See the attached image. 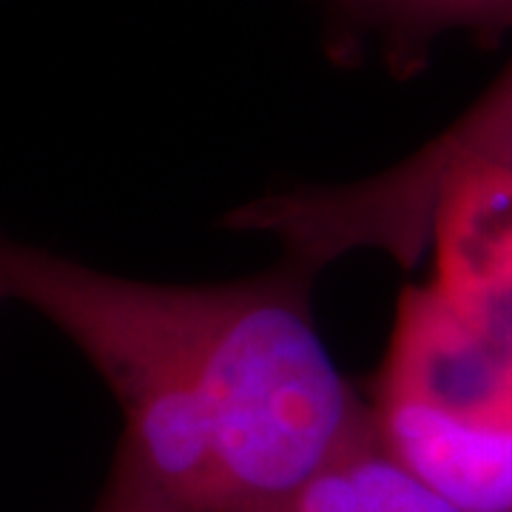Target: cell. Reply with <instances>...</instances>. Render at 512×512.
I'll use <instances>...</instances> for the list:
<instances>
[{
    "label": "cell",
    "instance_id": "277c9868",
    "mask_svg": "<svg viewBox=\"0 0 512 512\" xmlns=\"http://www.w3.org/2000/svg\"><path fill=\"white\" fill-rule=\"evenodd\" d=\"M373 416V413H370ZM254 512H467L396 456L370 421L365 433L296 490Z\"/></svg>",
    "mask_w": 512,
    "mask_h": 512
},
{
    "label": "cell",
    "instance_id": "6da1fadb",
    "mask_svg": "<svg viewBox=\"0 0 512 512\" xmlns=\"http://www.w3.org/2000/svg\"><path fill=\"white\" fill-rule=\"evenodd\" d=\"M6 299L63 330L123 410L114 473L180 512H254L370 427L285 265L228 285H157L0 242Z\"/></svg>",
    "mask_w": 512,
    "mask_h": 512
},
{
    "label": "cell",
    "instance_id": "8992f818",
    "mask_svg": "<svg viewBox=\"0 0 512 512\" xmlns=\"http://www.w3.org/2000/svg\"><path fill=\"white\" fill-rule=\"evenodd\" d=\"M94 512H180V510L168 507V504H163L160 498L143 493V490H140V487H134L131 481H126L123 476H117V473H111L109 487H106V493H103V498H100V504H97V510Z\"/></svg>",
    "mask_w": 512,
    "mask_h": 512
},
{
    "label": "cell",
    "instance_id": "52a82bcc",
    "mask_svg": "<svg viewBox=\"0 0 512 512\" xmlns=\"http://www.w3.org/2000/svg\"><path fill=\"white\" fill-rule=\"evenodd\" d=\"M0 299H6V285H3V274H0Z\"/></svg>",
    "mask_w": 512,
    "mask_h": 512
},
{
    "label": "cell",
    "instance_id": "3957f363",
    "mask_svg": "<svg viewBox=\"0 0 512 512\" xmlns=\"http://www.w3.org/2000/svg\"><path fill=\"white\" fill-rule=\"evenodd\" d=\"M370 413L384 444L461 510L512 512V356L456 308H404Z\"/></svg>",
    "mask_w": 512,
    "mask_h": 512
},
{
    "label": "cell",
    "instance_id": "5b68a950",
    "mask_svg": "<svg viewBox=\"0 0 512 512\" xmlns=\"http://www.w3.org/2000/svg\"><path fill=\"white\" fill-rule=\"evenodd\" d=\"M353 18L399 52L450 32L501 35L512 29V0H342Z\"/></svg>",
    "mask_w": 512,
    "mask_h": 512
},
{
    "label": "cell",
    "instance_id": "7a4b0ae2",
    "mask_svg": "<svg viewBox=\"0 0 512 512\" xmlns=\"http://www.w3.org/2000/svg\"><path fill=\"white\" fill-rule=\"evenodd\" d=\"M512 194V63L427 146L367 180L248 202L228 222L282 242L316 274L350 251H379L410 268L478 194Z\"/></svg>",
    "mask_w": 512,
    "mask_h": 512
}]
</instances>
